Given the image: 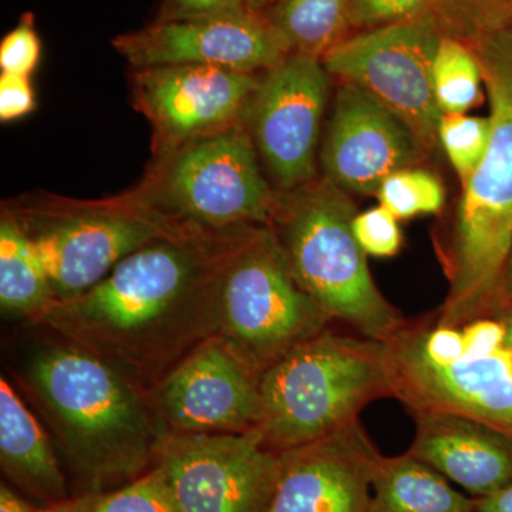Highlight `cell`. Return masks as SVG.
Returning <instances> with one entry per match:
<instances>
[{"label":"cell","instance_id":"6da1fadb","mask_svg":"<svg viewBox=\"0 0 512 512\" xmlns=\"http://www.w3.org/2000/svg\"><path fill=\"white\" fill-rule=\"evenodd\" d=\"M251 228H192L148 244L36 323L150 390L217 335L222 278Z\"/></svg>","mask_w":512,"mask_h":512},{"label":"cell","instance_id":"7a4b0ae2","mask_svg":"<svg viewBox=\"0 0 512 512\" xmlns=\"http://www.w3.org/2000/svg\"><path fill=\"white\" fill-rule=\"evenodd\" d=\"M52 430L77 493L146 474L165 431L147 394L99 356L70 343L39 350L22 379Z\"/></svg>","mask_w":512,"mask_h":512},{"label":"cell","instance_id":"3957f363","mask_svg":"<svg viewBox=\"0 0 512 512\" xmlns=\"http://www.w3.org/2000/svg\"><path fill=\"white\" fill-rule=\"evenodd\" d=\"M467 45L476 53L490 100L491 138L480 167L463 185L453 231L441 249L448 292L434 322L457 329L501 318L512 249V29Z\"/></svg>","mask_w":512,"mask_h":512},{"label":"cell","instance_id":"277c9868","mask_svg":"<svg viewBox=\"0 0 512 512\" xmlns=\"http://www.w3.org/2000/svg\"><path fill=\"white\" fill-rule=\"evenodd\" d=\"M264 447L285 453L359 421L367 404L392 397L383 342L332 326L295 346L259 379Z\"/></svg>","mask_w":512,"mask_h":512},{"label":"cell","instance_id":"5b68a950","mask_svg":"<svg viewBox=\"0 0 512 512\" xmlns=\"http://www.w3.org/2000/svg\"><path fill=\"white\" fill-rule=\"evenodd\" d=\"M357 211L349 195L323 180L303 185L301 194L279 202L274 228L299 285L333 323L363 338L387 342L410 319L384 298L367 255L353 234Z\"/></svg>","mask_w":512,"mask_h":512},{"label":"cell","instance_id":"8992f818","mask_svg":"<svg viewBox=\"0 0 512 512\" xmlns=\"http://www.w3.org/2000/svg\"><path fill=\"white\" fill-rule=\"evenodd\" d=\"M332 323L299 285L274 228L252 227L225 269L215 336L261 379Z\"/></svg>","mask_w":512,"mask_h":512},{"label":"cell","instance_id":"52a82bcc","mask_svg":"<svg viewBox=\"0 0 512 512\" xmlns=\"http://www.w3.org/2000/svg\"><path fill=\"white\" fill-rule=\"evenodd\" d=\"M443 36L434 15H427L343 37L322 62L330 76L393 111L430 153L439 143L443 116L433 89L434 57Z\"/></svg>","mask_w":512,"mask_h":512},{"label":"cell","instance_id":"ba28073f","mask_svg":"<svg viewBox=\"0 0 512 512\" xmlns=\"http://www.w3.org/2000/svg\"><path fill=\"white\" fill-rule=\"evenodd\" d=\"M153 467L178 512H268L281 460L255 431H164Z\"/></svg>","mask_w":512,"mask_h":512},{"label":"cell","instance_id":"9c48e42d","mask_svg":"<svg viewBox=\"0 0 512 512\" xmlns=\"http://www.w3.org/2000/svg\"><path fill=\"white\" fill-rule=\"evenodd\" d=\"M165 190L171 208L211 231L272 227L279 204L259 170L254 141L234 126L185 144Z\"/></svg>","mask_w":512,"mask_h":512},{"label":"cell","instance_id":"30bf717a","mask_svg":"<svg viewBox=\"0 0 512 512\" xmlns=\"http://www.w3.org/2000/svg\"><path fill=\"white\" fill-rule=\"evenodd\" d=\"M15 221L39 256L57 301L89 291L137 249L200 228L120 210L47 212Z\"/></svg>","mask_w":512,"mask_h":512},{"label":"cell","instance_id":"8fae6325","mask_svg":"<svg viewBox=\"0 0 512 512\" xmlns=\"http://www.w3.org/2000/svg\"><path fill=\"white\" fill-rule=\"evenodd\" d=\"M383 356L392 397L409 414H460L512 439V348L437 365L421 353L407 325L383 342Z\"/></svg>","mask_w":512,"mask_h":512},{"label":"cell","instance_id":"7c38bea8","mask_svg":"<svg viewBox=\"0 0 512 512\" xmlns=\"http://www.w3.org/2000/svg\"><path fill=\"white\" fill-rule=\"evenodd\" d=\"M146 394L165 431L248 433L261 421L259 377L217 336Z\"/></svg>","mask_w":512,"mask_h":512},{"label":"cell","instance_id":"4fadbf2b","mask_svg":"<svg viewBox=\"0 0 512 512\" xmlns=\"http://www.w3.org/2000/svg\"><path fill=\"white\" fill-rule=\"evenodd\" d=\"M322 59L288 55L261 80L252 99L255 146L284 188L312 183L329 94Z\"/></svg>","mask_w":512,"mask_h":512},{"label":"cell","instance_id":"5bb4252c","mask_svg":"<svg viewBox=\"0 0 512 512\" xmlns=\"http://www.w3.org/2000/svg\"><path fill=\"white\" fill-rule=\"evenodd\" d=\"M113 46L137 70L200 64L255 74L278 66L288 50L266 16L252 10L156 22L121 35Z\"/></svg>","mask_w":512,"mask_h":512},{"label":"cell","instance_id":"9a60e30c","mask_svg":"<svg viewBox=\"0 0 512 512\" xmlns=\"http://www.w3.org/2000/svg\"><path fill=\"white\" fill-rule=\"evenodd\" d=\"M256 74L200 64L137 70L134 97L168 147L220 133L251 106Z\"/></svg>","mask_w":512,"mask_h":512},{"label":"cell","instance_id":"2e32d148","mask_svg":"<svg viewBox=\"0 0 512 512\" xmlns=\"http://www.w3.org/2000/svg\"><path fill=\"white\" fill-rule=\"evenodd\" d=\"M427 156L400 117L363 90L342 83L322 148L326 180L345 192L376 195L390 174L420 165Z\"/></svg>","mask_w":512,"mask_h":512},{"label":"cell","instance_id":"e0dca14e","mask_svg":"<svg viewBox=\"0 0 512 512\" xmlns=\"http://www.w3.org/2000/svg\"><path fill=\"white\" fill-rule=\"evenodd\" d=\"M380 457L360 420L285 451L268 512H370Z\"/></svg>","mask_w":512,"mask_h":512},{"label":"cell","instance_id":"ac0fdd59","mask_svg":"<svg viewBox=\"0 0 512 512\" xmlns=\"http://www.w3.org/2000/svg\"><path fill=\"white\" fill-rule=\"evenodd\" d=\"M416 434L407 453L463 487L473 498L512 483V439L453 413H412Z\"/></svg>","mask_w":512,"mask_h":512},{"label":"cell","instance_id":"d6986e66","mask_svg":"<svg viewBox=\"0 0 512 512\" xmlns=\"http://www.w3.org/2000/svg\"><path fill=\"white\" fill-rule=\"evenodd\" d=\"M0 467L40 507L72 497L52 441L5 377L0 379Z\"/></svg>","mask_w":512,"mask_h":512},{"label":"cell","instance_id":"ffe728a7","mask_svg":"<svg viewBox=\"0 0 512 512\" xmlns=\"http://www.w3.org/2000/svg\"><path fill=\"white\" fill-rule=\"evenodd\" d=\"M370 512H476V500L412 454L380 457Z\"/></svg>","mask_w":512,"mask_h":512},{"label":"cell","instance_id":"44dd1931","mask_svg":"<svg viewBox=\"0 0 512 512\" xmlns=\"http://www.w3.org/2000/svg\"><path fill=\"white\" fill-rule=\"evenodd\" d=\"M57 301L52 282L25 232L13 217L0 222L2 311L36 323Z\"/></svg>","mask_w":512,"mask_h":512},{"label":"cell","instance_id":"7402d4cb","mask_svg":"<svg viewBox=\"0 0 512 512\" xmlns=\"http://www.w3.org/2000/svg\"><path fill=\"white\" fill-rule=\"evenodd\" d=\"M350 0H278L266 19L289 55L323 56L349 28Z\"/></svg>","mask_w":512,"mask_h":512},{"label":"cell","instance_id":"603a6c76","mask_svg":"<svg viewBox=\"0 0 512 512\" xmlns=\"http://www.w3.org/2000/svg\"><path fill=\"white\" fill-rule=\"evenodd\" d=\"M483 73L470 45L444 35L433 64V89L441 114H466L481 99Z\"/></svg>","mask_w":512,"mask_h":512},{"label":"cell","instance_id":"cb8c5ba5","mask_svg":"<svg viewBox=\"0 0 512 512\" xmlns=\"http://www.w3.org/2000/svg\"><path fill=\"white\" fill-rule=\"evenodd\" d=\"M55 512H178L156 467L130 483L101 493L72 495Z\"/></svg>","mask_w":512,"mask_h":512},{"label":"cell","instance_id":"d4e9b609","mask_svg":"<svg viewBox=\"0 0 512 512\" xmlns=\"http://www.w3.org/2000/svg\"><path fill=\"white\" fill-rule=\"evenodd\" d=\"M376 197L380 205L400 221L439 214L446 201V192L436 175L414 165L390 174L380 185Z\"/></svg>","mask_w":512,"mask_h":512},{"label":"cell","instance_id":"484cf974","mask_svg":"<svg viewBox=\"0 0 512 512\" xmlns=\"http://www.w3.org/2000/svg\"><path fill=\"white\" fill-rule=\"evenodd\" d=\"M433 15L444 35L473 43L512 29V0H433Z\"/></svg>","mask_w":512,"mask_h":512},{"label":"cell","instance_id":"4316f807","mask_svg":"<svg viewBox=\"0 0 512 512\" xmlns=\"http://www.w3.org/2000/svg\"><path fill=\"white\" fill-rule=\"evenodd\" d=\"M437 134L461 184H466L487 153L491 138L490 117L443 114Z\"/></svg>","mask_w":512,"mask_h":512},{"label":"cell","instance_id":"83f0119b","mask_svg":"<svg viewBox=\"0 0 512 512\" xmlns=\"http://www.w3.org/2000/svg\"><path fill=\"white\" fill-rule=\"evenodd\" d=\"M433 15V0H350L349 28L369 30Z\"/></svg>","mask_w":512,"mask_h":512},{"label":"cell","instance_id":"f1b7e54d","mask_svg":"<svg viewBox=\"0 0 512 512\" xmlns=\"http://www.w3.org/2000/svg\"><path fill=\"white\" fill-rule=\"evenodd\" d=\"M353 234L366 255L376 258H392L399 254L403 244L399 220L382 205L357 212L353 218Z\"/></svg>","mask_w":512,"mask_h":512},{"label":"cell","instance_id":"f546056e","mask_svg":"<svg viewBox=\"0 0 512 512\" xmlns=\"http://www.w3.org/2000/svg\"><path fill=\"white\" fill-rule=\"evenodd\" d=\"M42 56V42L37 35L35 20L26 13L15 29L10 30L0 43V70L2 73L30 77Z\"/></svg>","mask_w":512,"mask_h":512},{"label":"cell","instance_id":"4dcf8cb0","mask_svg":"<svg viewBox=\"0 0 512 512\" xmlns=\"http://www.w3.org/2000/svg\"><path fill=\"white\" fill-rule=\"evenodd\" d=\"M248 10L247 0H164L157 22L210 18Z\"/></svg>","mask_w":512,"mask_h":512},{"label":"cell","instance_id":"1f68e13d","mask_svg":"<svg viewBox=\"0 0 512 512\" xmlns=\"http://www.w3.org/2000/svg\"><path fill=\"white\" fill-rule=\"evenodd\" d=\"M35 93L30 77L2 73L0 76V120H18L35 110Z\"/></svg>","mask_w":512,"mask_h":512},{"label":"cell","instance_id":"d6a6232c","mask_svg":"<svg viewBox=\"0 0 512 512\" xmlns=\"http://www.w3.org/2000/svg\"><path fill=\"white\" fill-rule=\"evenodd\" d=\"M464 339V355L481 357L493 355L505 346L507 328L501 319H478L461 328Z\"/></svg>","mask_w":512,"mask_h":512},{"label":"cell","instance_id":"836d02e7","mask_svg":"<svg viewBox=\"0 0 512 512\" xmlns=\"http://www.w3.org/2000/svg\"><path fill=\"white\" fill-rule=\"evenodd\" d=\"M474 500L477 512H512V483L498 493Z\"/></svg>","mask_w":512,"mask_h":512},{"label":"cell","instance_id":"e575fe53","mask_svg":"<svg viewBox=\"0 0 512 512\" xmlns=\"http://www.w3.org/2000/svg\"><path fill=\"white\" fill-rule=\"evenodd\" d=\"M0 512H39V505L28 503L3 481L0 484Z\"/></svg>","mask_w":512,"mask_h":512},{"label":"cell","instance_id":"d590c367","mask_svg":"<svg viewBox=\"0 0 512 512\" xmlns=\"http://www.w3.org/2000/svg\"><path fill=\"white\" fill-rule=\"evenodd\" d=\"M501 306H503V313H501V318H503L505 312L512 306V249L507 268H505L503 288H501Z\"/></svg>","mask_w":512,"mask_h":512},{"label":"cell","instance_id":"8d00e7d4","mask_svg":"<svg viewBox=\"0 0 512 512\" xmlns=\"http://www.w3.org/2000/svg\"><path fill=\"white\" fill-rule=\"evenodd\" d=\"M278 0H247L248 9L256 13H264L265 9L272 8Z\"/></svg>","mask_w":512,"mask_h":512},{"label":"cell","instance_id":"74e56055","mask_svg":"<svg viewBox=\"0 0 512 512\" xmlns=\"http://www.w3.org/2000/svg\"><path fill=\"white\" fill-rule=\"evenodd\" d=\"M505 323V328H507V338H505V346L507 348H512V306L505 312L503 318H501Z\"/></svg>","mask_w":512,"mask_h":512},{"label":"cell","instance_id":"f35d334b","mask_svg":"<svg viewBox=\"0 0 512 512\" xmlns=\"http://www.w3.org/2000/svg\"><path fill=\"white\" fill-rule=\"evenodd\" d=\"M39 512H55V511H53L52 508L39 507Z\"/></svg>","mask_w":512,"mask_h":512},{"label":"cell","instance_id":"ab89813d","mask_svg":"<svg viewBox=\"0 0 512 512\" xmlns=\"http://www.w3.org/2000/svg\"><path fill=\"white\" fill-rule=\"evenodd\" d=\"M477 512V511H476Z\"/></svg>","mask_w":512,"mask_h":512}]
</instances>
